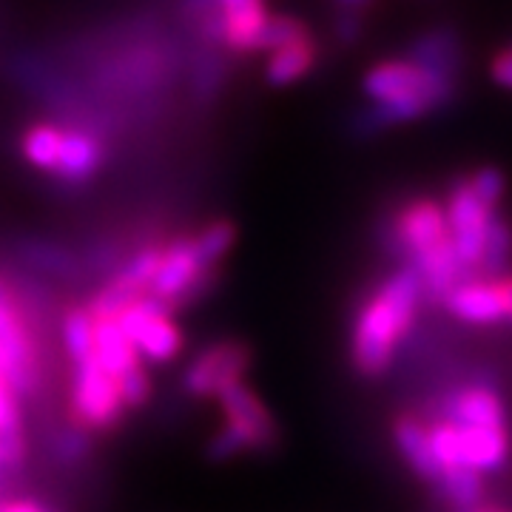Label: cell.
I'll use <instances>...</instances> for the list:
<instances>
[{"instance_id":"obj_1","label":"cell","mask_w":512,"mask_h":512,"mask_svg":"<svg viewBox=\"0 0 512 512\" xmlns=\"http://www.w3.org/2000/svg\"><path fill=\"white\" fill-rule=\"evenodd\" d=\"M421 308L419 276L407 265H399L367 293L353 316L348 342L350 367L359 379L376 382L393 367L410 330L416 328Z\"/></svg>"},{"instance_id":"obj_2","label":"cell","mask_w":512,"mask_h":512,"mask_svg":"<svg viewBox=\"0 0 512 512\" xmlns=\"http://www.w3.org/2000/svg\"><path fill=\"white\" fill-rule=\"evenodd\" d=\"M0 365L23 404L46 390L43 353V291L26 288L20 276L0 271Z\"/></svg>"},{"instance_id":"obj_3","label":"cell","mask_w":512,"mask_h":512,"mask_svg":"<svg viewBox=\"0 0 512 512\" xmlns=\"http://www.w3.org/2000/svg\"><path fill=\"white\" fill-rule=\"evenodd\" d=\"M222 427L208 439L205 456L214 464L234 461V458L256 456V453H271L279 444V424L268 404L254 387L245 382L231 384L220 399Z\"/></svg>"},{"instance_id":"obj_4","label":"cell","mask_w":512,"mask_h":512,"mask_svg":"<svg viewBox=\"0 0 512 512\" xmlns=\"http://www.w3.org/2000/svg\"><path fill=\"white\" fill-rule=\"evenodd\" d=\"M217 279H220V271L202 262L191 234H180V237L163 239V254H160L157 274L151 279L148 299L160 302L165 311L177 316L185 308L202 302L208 291L217 285Z\"/></svg>"},{"instance_id":"obj_5","label":"cell","mask_w":512,"mask_h":512,"mask_svg":"<svg viewBox=\"0 0 512 512\" xmlns=\"http://www.w3.org/2000/svg\"><path fill=\"white\" fill-rule=\"evenodd\" d=\"M430 450L444 470H473L478 476L495 473L507 464L512 450L510 427H456V424H427Z\"/></svg>"},{"instance_id":"obj_6","label":"cell","mask_w":512,"mask_h":512,"mask_svg":"<svg viewBox=\"0 0 512 512\" xmlns=\"http://www.w3.org/2000/svg\"><path fill=\"white\" fill-rule=\"evenodd\" d=\"M126 404L120 399V384L94 356L72 365L66 421L89 433H111L126 419Z\"/></svg>"},{"instance_id":"obj_7","label":"cell","mask_w":512,"mask_h":512,"mask_svg":"<svg viewBox=\"0 0 512 512\" xmlns=\"http://www.w3.org/2000/svg\"><path fill=\"white\" fill-rule=\"evenodd\" d=\"M379 239L387 256H393L402 265H410L416 256L427 254L450 239L441 202L433 197H416L396 205L384 217Z\"/></svg>"},{"instance_id":"obj_8","label":"cell","mask_w":512,"mask_h":512,"mask_svg":"<svg viewBox=\"0 0 512 512\" xmlns=\"http://www.w3.org/2000/svg\"><path fill=\"white\" fill-rule=\"evenodd\" d=\"M254 353L239 339H217L183 367V393L197 402H217L231 384L245 382Z\"/></svg>"},{"instance_id":"obj_9","label":"cell","mask_w":512,"mask_h":512,"mask_svg":"<svg viewBox=\"0 0 512 512\" xmlns=\"http://www.w3.org/2000/svg\"><path fill=\"white\" fill-rule=\"evenodd\" d=\"M441 208L447 217V231H450V242H453L458 265L464 268L467 276H476L481 245L487 237V225L501 208H493L481 200L467 174H461L450 183Z\"/></svg>"},{"instance_id":"obj_10","label":"cell","mask_w":512,"mask_h":512,"mask_svg":"<svg viewBox=\"0 0 512 512\" xmlns=\"http://www.w3.org/2000/svg\"><path fill=\"white\" fill-rule=\"evenodd\" d=\"M117 322L128 336L131 348L146 365H168L174 362L185 348V336L174 313L165 311L154 299H137L128 308L117 313Z\"/></svg>"},{"instance_id":"obj_11","label":"cell","mask_w":512,"mask_h":512,"mask_svg":"<svg viewBox=\"0 0 512 512\" xmlns=\"http://www.w3.org/2000/svg\"><path fill=\"white\" fill-rule=\"evenodd\" d=\"M404 60L419 66L421 72L441 80H464L467 69V43L450 23H436L413 37L404 49Z\"/></svg>"},{"instance_id":"obj_12","label":"cell","mask_w":512,"mask_h":512,"mask_svg":"<svg viewBox=\"0 0 512 512\" xmlns=\"http://www.w3.org/2000/svg\"><path fill=\"white\" fill-rule=\"evenodd\" d=\"M106 160H109V146L103 134H97L94 128L66 123L63 148L49 177L63 188H83L103 171Z\"/></svg>"},{"instance_id":"obj_13","label":"cell","mask_w":512,"mask_h":512,"mask_svg":"<svg viewBox=\"0 0 512 512\" xmlns=\"http://www.w3.org/2000/svg\"><path fill=\"white\" fill-rule=\"evenodd\" d=\"M436 83H441V77L421 72L419 66H413L404 57H390V60L373 63L367 69L365 77H362V94H365L367 103L390 106V103H402V100L430 92Z\"/></svg>"},{"instance_id":"obj_14","label":"cell","mask_w":512,"mask_h":512,"mask_svg":"<svg viewBox=\"0 0 512 512\" xmlns=\"http://www.w3.org/2000/svg\"><path fill=\"white\" fill-rule=\"evenodd\" d=\"M441 308L453 319L476 328H490L504 322V293L498 279H484V276H470L441 302Z\"/></svg>"},{"instance_id":"obj_15","label":"cell","mask_w":512,"mask_h":512,"mask_svg":"<svg viewBox=\"0 0 512 512\" xmlns=\"http://www.w3.org/2000/svg\"><path fill=\"white\" fill-rule=\"evenodd\" d=\"M18 262L32 279H55V282H80L86 279L83 254L72 251L69 245H60L52 239H20Z\"/></svg>"},{"instance_id":"obj_16","label":"cell","mask_w":512,"mask_h":512,"mask_svg":"<svg viewBox=\"0 0 512 512\" xmlns=\"http://www.w3.org/2000/svg\"><path fill=\"white\" fill-rule=\"evenodd\" d=\"M390 439H393L396 453L410 467V473L421 478L427 487H433L439 478V464H436L433 450H430L427 421L421 419L419 413H399L390 424Z\"/></svg>"},{"instance_id":"obj_17","label":"cell","mask_w":512,"mask_h":512,"mask_svg":"<svg viewBox=\"0 0 512 512\" xmlns=\"http://www.w3.org/2000/svg\"><path fill=\"white\" fill-rule=\"evenodd\" d=\"M319 57H322V46L316 35L282 46L265 60V83L274 89H288L293 83L305 80L319 66Z\"/></svg>"},{"instance_id":"obj_18","label":"cell","mask_w":512,"mask_h":512,"mask_svg":"<svg viewBox=\"0 0 512 512\" xmlns=\"http://www.w3.org/2000/svg\"><path fill=\"white\" fill-rule=\"evenodd\" d=\"M92 313V311H89ZM94 359L109 370L111 376L120 382L134 367L146 365L137 350L131 348L128 336L120 328L117 316H94Z\"/></svg>"},{"instance_id":"obj_19","label":"cell","mask_w":512,"mask_h":512,"mask_svg":"<svg viewBox=\"0 0 512 512\" xmlns=\"http://www.w3.org/2000/svg\"><path fill=\"white\" fill-rule=\"evenodd\" d=\"M63 137H66V123H52V120L32 123L20 137V154L32 168L49 177L55 171L57 157H60Z\"/></svg>"},{"instance_id":"obj_20","label":"cell","mask_w":512,"mask_h":512,"mask_svg":"<svg viewBox=\"0 0 512 512\" xmlns=\"http://www.w3.org/2000/svg\"><path fill=\"white\" fill-rule=\"evenodd\" d=\"M57 339H60V348L66 353L69 365H77V362L94 356V319L86 302L63 308L60 325H57Z\"/></svg>"},{"instance_id":"obj_21","label":"cell","mask_w":512,"mask_h":512,"mask_svg":"<svg viewBox=\"0 0 512 512\" xmlns=\"http://www.w3.org/2000/svg\"><path fill=\"white\" fill-rule=\"evenodd\" d=\"M512 265V220L498 211L490 225H487V237L481 245V256H478L476 276L484 279H498L507 276Z\"/></svg>"},{"instance_id":"obj_22","label":"cell","mask_w":512,"mask_h":512,"mask_svg":"<svg viewBox=\"0 0 512 512\" xmlns=\"http://www.w3.org/2000/svg\"><path fill=\"white\" fill-rule=\"evenodd\" d=\"M433 493L456 512L473 510L484 504V476L473 470H444L433 484Z\"/></svg>"},{"instance_id":"obj_23","label":"cell","mask_w":512,"mask_h":512,"mask_svg":"<svg viewBox=\"0 0 512 512\" xmlns=\"http://www.w3.org/2000/svg\"><path fill=\"white\" fill-rule=\"evenodd\" d=\"M191 239H194V248H197V254H200L202 262H205L208 268H217V271H220V265L228 259V254L234 251V245H237L239 231L234 222L222 217V220L205 222L202 228L191 231Z\"/></svg>"},{"instance_id":"obj_24","label":"cell","mask_w":512,"mask_h":512,"mask_svg":"<svg viewBox=\"0 0 512 512\" xmlns=\"http://www.w3.org/2000/svg\"><path fill=\"white\" fill-rule=\"evenodd\" d=\"M305 37H313V29L296 15H285V12H271V18L262 29V37H259V52H276L282 46H291V43H299Z\"/></svg>"},{"instance_id":"obj_25","label":"cell","mask_w":512,"mask_h":512,"mask_svg":"<svg viewBox=\"0 0 512 512\" xmlns=\"http://www.w3.org/2000/svg\"><path fill=\"white\" fill-rule=\"evenodd\" d=\"M49 450H52V458H55L57 464H63V467H77V464H83L86 458L92 456V436L83 433V430H77V427H72V424L66 421V424H60V427L52 430V436H49Z\"/></svg>"},{"instance_id":"obj_26","label":"cell","mask_w":512,"mask_h":512,"mask_svg":"<svg viewBox=\"0 0 512 512\" xmlns=\"http://www.w3.org/2000/svg\"><path fill=\"white\" fill-rule=\"evenodd\" d=\"M23 416H26V404L20 402L12 382L6 379V370L0 365V436H20Z\"/></svg>"},{"instance_id":"obj_27","label":"cell","mask_w":512,"mask_h":512,"mask_svg":"<svg viewBox=\"0 0 512 512\" xmlns=\"http://www.w3.org/2000/svg\"><path fill=\"white\" fill-rule=\"evenodd\" d=\"M367 32V12H353V9H336L330 20V37L339 49H353L362 43Z\"/></svg>"},{"instance_id":"obj_28","label":"cell","mask_w":512,"mask_h":512,"mask_svg":"<svg viewBox=\"0 0 512 512\" xmlns=\"http://www.w3.org/2000/svg\"><path fill=\"white\" fill-rule=\"evenodd\" d=\"M120 399L126 404V410H143L151 396H154V382H151V373H148V365L134 367L131 373H126L120 379Z\"/></svg>"},{"instance_id":"obj_29","label":"cell","mask_w":512,"mask_h":512,"mask_svg":"<svg viewBox=\"0 0 512 512\" xmlns=\"http://www.w3.org/2000/svg\"><path fill=\"white\" fill-rule=\"evenodd\" d=\"M487 72H490V80H493L495 86L510 89L512 92V46L495 52L493 60H490V66H487Z\"/></svg>"},{"instance_id":"obj_30","label":"cell","mask_w":512,"mask_h":512,"mask_svg":"<svg viewBox=\"0 0 512 512\" xmlns=\"http://www.w3.org/2000/svg\"><path fill=\"white\" fill-rule=\"evenodd\" d=\"M0 512H55L49 504L37 498H20V495H0Z\"/></svg>"},{"instance_id":"obj_31","label":"cell","mask_w":512,"mask_h":512,"mask_svg":"<svg viewBox=\"0 0 512 512\" xmlns=\"http://www.w3.org/2000/svg\"><path fill=\"white\" fill-rule=\"evenodd\" d=\"M501 293H504V322H512V274L498 276Z\"/></svg>"},{"instance_id":"obj_32","label":"cell","mask_w":512,"mask_h":512,"mask_svg":"<svg viewBox=\"0 0 512 512\" xmlns=\"http://www.w3.org/2000/svg\"><path fill=\"white\" fill-rule=\"evenodd\" d=\"M336 9H353V12H370L376 0H330Z\"/></svg>"},{"instance_id":"obj_33","label":"cell","mask_w":512,"mask_h":512,"mask_svg":"<svg viewBox=\"0 0 512 512\" xmlns=\"http://www.w3.org/2000/svg\"><path fill=\"white\" fill-rule=\"evenodd\" d=\"M464 512H484V504H478V507H473V510H464Z\"/></svg>"}]
</instances>
